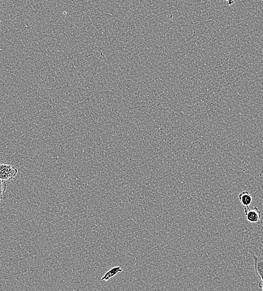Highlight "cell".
I'll return each instance as SVG.
<instances>
[{
  "label": "cell",
  "mask_w": 263,
  "mask_h": 291,
  "mask_svg": "<svg viewBox=\"0 0 263 291\" xmlns=\"http://www.w3.org/2000/svg\"><path fill=\"white\" fill-rule=\"evenodd\" d=\"M254 261V266L257 276L260 278L259 288L263 290V256L258 257L256 254H251Z\"/></svg>",
  "instance_id": "cell-2"
},
{
  "label": "cell",
  "mask_w": 263,
  "mask_h": 291,
  "mask_svg": "<svg viewBox=\"0 0 263 291\" xmlns=\"http://www.w3.org/2000/svg\"><path fill=\"white\" fill-rule=\"evenodd\" d=\"M18 173V169L8 164H0V179L10 180L13 179Z\"/></svg>",
  "instance_id": "cell-1"
},
{
  "label": "cell",
  "mask_w": 263,
  "mask_h": 291,
  "mask_svg": "<svg viewBox=\"0 0 263 291\" xmlns=\"http://www.w3.org/2000/svg\"><path fill=\"white\" fill-rule=\"evenodd\" d=\"M238 200L244 207H246V206H249L252 203L253 197L249 192L244 191L241 192L238 195Z\"/></svg>",
  "instance_id": "cell-4"
},
{
  "label": "cell",
  "mask_w": 263,
  "mask_h": 291,
  "mask_svg": "<svg viewBox=\"0 0 263 291\" xmlns=\"http://www.w3.org/2000/svg\"><path fill=\"white\" fill-rule=\"evenodd\" d=\"M244 212L247 221L250 223H260L262 212L258 207L251 208L249 206L244 207Z\"/></svg>",
  "instance_id": "cell-3"
},
{
  "label": "cell",
  "mask_w": 263,
  "mask_h": 291,
  "mask_svg": "<svg viewBox=\"0 0 263 291\" xmlns=\"http://www.w3.org/2000/svg\"><path fill=\"white\" fill-rule=\"evenodd\" d=\"M7 184L5 180L0 179V201H1L4 198V195L6 191Z\"/></svg>",
  "instance_id": "cell-6"
},
{
  "label": "cell",
  "mask_w": 263,
  "mask_h": 291,
  "mask_svg": "<svg viewBox=\"0 0 263 291\" xmlns=\"http://www.w3.org/2000/svg\"><path fill=\"white\" fill-rule=\"evenodd\" d=\"M226 1H227L229 6L233 5V4L234 3V0H226Z\"/></svg>",
  "instance_id": "cell-7"
},
{
  "label": "cell",
  "mask_w": 263,
  "mask_h": 291,
  "mask_svg": "<svg viewBox=\"0 0 263 291\" xmlns=\"http://www.w3.org/2000/svg\"><path fill=\"white\" fill-rule=\"evenodd\" d=\"M122 271L123 269L121 268L120 266H116V267L112 268L105 273L102 278L101 279V281H108L109 279L116 276L117 274Z\"/></svg>",
  "instance_id": "cell-5"
}]
</instances>
